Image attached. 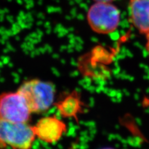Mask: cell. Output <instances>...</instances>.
<instances>
[{
    "label": "cell",
    "instance_id": "1",
    "mask_svg": "<svg viewBox=\"0 0 149 149\" xmlns=\"http://www.w3.org/2000/svg\"><path fill=\"white\" fill-rule=\"evenodd\" d=\"M17 91L24 97L31 113L47 111L54 103L55 86L49 81L39 79L26 80Z\"/></svg>",
    "mask_w": 149,
    "mask_h": 149
},
{
    "label": "cell",
    "instance_id": "2",
    "mask_svg": "<svg viewBox=\"0 0 149 149\" xmlns=\"http://www.w3.org/2000/svg\"><path fill=\"white\" fill-rule=\"evenodd\" d=\"M36 136L27 123H17L0 118V148L31 149Z\"/></svg>",
    "mask_w": 149,
    "mask_h": 149
},
{
    "label": "cell",
    "instance_id": "3",
    "mask_svg": "<svg viewBox=\"0 0 149 149\" xmlns=\"http://www.w3.org/2000/svg\"><path fill=\"white\" fill-rule=\"evenodd\" d=\"M120 13L112 3H95L87 13V21L91 29L96 33L108 34L119 25Z\"/></svg>",
    "mask_w": 149,
    "mask_h": 149
},
{
    "label": "cell",
    "instance_id": "4",
    "mask_svg": "<svg viewBox=\"0 0 149 149\" xmlns=\"http://www.w3.org/2000/svg\"><path fill=\"white\" fill-rule=\"evenodd\" d=\"M31 112L17 91L0 94V118L17 123H27Z\"/></svg>",
    "mask_w": 149,
    "mask_h": 149
},
{
    "label": "cell",
    "instance_id": "5",
    "mask_svg": "<svg viewBox=\"0 0 149 149\" xmlns=\"http://www.w3.org/2000/svg\"><path fill=\"white\" fill-rule=\"evenodd\" d=\"M36 137L47 143L58 141L66 130V125L55 116L40 119L33 126Z\"/></svg>",
    "mask_w": 149,
    "mask_h": 149
},
{
    "label": "cell",
    "instance_id": "6",
    "mask_svg": "<svg viewBox=\"0 0 149 149\" xmlns=\"http://www.w3.org/2000/svg\"><path fill=\"white\" fill-rule=\"evenodd\" d=\"M130 21L142 34L149 32V0H129Z\"/></svg>",
    "mask_w": 149,
    "mask_h": 149
},
{
    "label": "cell",
    "instance_id": "7",
    "mask_svg": "<svg viewBox=\"0 0 149 149\" xmlns=\"http://www.w3.org/2000/svg\"><path fill=\"white\" fill-rule=\"evenodd\" d=\"M81 102L80 96L74 91L60 101L57 104L58 109L64 117H74L81 109Z\"/></svg>",
    "mask_w": 149,
    "mask_h": 149
},
{
    "label": "cell",
    "instance_id": "8",
    "mask_svg": "<svg viewBox=\"0 0 149 149\" xmlns=\"http://www.w3.org/2000/svg\"><path fill=\"white\" fill-rule=\"evenodd\" d=\"M146 39H147V42H146V50L149 56V32L147 34H146Z\"/></svg>",
    "mask_w": 149,
    "mask_h": 149
},
{
    "label": "cell",
    "instance_id": "9",
    "mask_svg": "<svg viewBox=\"0 0 149 149\" xmlns=\"http://www.w3.org/2000/svg\"><path fill=\"white\" fill-rule=\"evenodd\" d=\"M95 3H112L114 0H93Z\"/></svg>",
    "mask_w": 149,
    "mask_h": 149
},
{
    "label": "cell",
    "instance_id": "10",
    "mask_svg": "<svg viewBox=\"0 0 149 149\" xmlns=\"http://www.w3.org/2000/svg\"><path fill=\"white\" fill-rule=\"evenodd\" d=\"M102 149H113V148H102Z\"/></svg>",
    "mask_w": 149,
    "mask_h": 149
}]
</instances>
